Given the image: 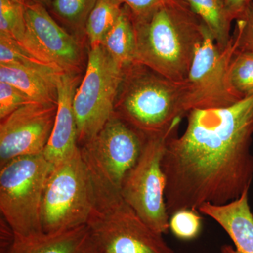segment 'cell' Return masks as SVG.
Masks as SVG:
<instances>
[{"mask_svg":"<svg viewBox=\"0 0 253 253\" xmlns=\"http://www.w3.org/2000/svg\"><path fill=\"white\" fill-rule=\"evenodd\" d=\"M162 161L168 214L206 203L220 205L249 191L253 180V95L230 106L193 109Z\"/></svg>","mask_w":253,"mask_h":253,"instance_id":"obj_1","label":"cell"},{"mask_svg":"<svg viewBox=\"0 0 253 253\" xmlns=\"http://www.w3.org/2000/svg\"><path fill=\"white\" fill-rule=\"evenodd\" d=\"M133 18L135 63L172 81H185L204 38V23L184 1L168 3Z\"/></svg>","mask_w":253,"mask_h":253,"instance_id":"obj_2","label":"cell"},{"mask_svg":"<svg viewBox=\"0 0 253 253\" xmlns=\"http://www.w3.org/2000/svg\"><path fill=\"white\" fill-rule=\"evenodd\" d=\"M82 154L94 186V203L86 224L102 253H175L163 234L151 229L126 202L120 187Z\"/></svg>","mask_w":253,"mask_h":253,"instance_id":"obj_3","label":"cell"},{"mask_svg":"<svg viewBox=\"0 0 253 253\" xmlns=\"http://www.w3.org/2000/svg\"><path fill=\"white\" fill-rule=\"evenodd\" d=\"M184 81H172L144 65L123 68L114 113L146 136L167 130L186 116Z\"/></svg>","mask_w":253,"mask_h":253,"instance_id":"obj_4","label":"cell"},{"mask_svg":"<svg viewBox=\"0 0 253 253\" xmlns=\"http://www.w3.org/2000/svg\"><path fill=\"white\" fill-rule=\"evenodd\" d=\"M52 168L43 154L14 158L0 167V212L15 237L43 232L42 203Z\"/></svg>","mask_w":253,"mask_h":253,"instance_id":"obj_5","label":"cell"},{"mask_svg":"<svg viewBox=\"0 0 253 253\" xmlns=\"http://www.w3.org/2000/svg\"><path fill=\"white\" fill-rule=\"evenodd\" d=\"M94 203L90 170L79 148L53 166L42 203L43 232L56 233L86 224Z\"/></svg>","mask_w":253,"mask_h":253,"instance_id":"obj_6","label":"cell"},{"mask_svg":"<svg viewBox=\"0 0 253 253\" xmlns=\"http://www.w3.org/2000/svg\"><path fill=\"white\" fill-rule=\"evenodd\" d=\"M181 119L162 133L149 136L135 165L121 184V194L133 209L154 231L167 234L169 215L166 206V178L162 161L167 143L177 132Z\"/></svg>","mask_w":253,"mask_h":253,"instance_id":"obj_7","label":"cell"},{"mask_svg":"<svg viewBox=\"0 0 253 253\" xmlns=\"http://www.w3.org/2000/svg\"><path fill=\"white\" fill-rule=\"evenodd\" d=\"M123 75V68L104 46L90 48L85 73L73 99L80 148L94 138L114 113Z\"/></svg>","mask_w":253,"mask_h":253,"instance_id":"obj_8","label":"cell"},{"mask_svg":"<svg viewBox=\"0 0 253 253\" xmlns=\"http://www.w3.org/2000/svg\"><path fill=\"white\" fill-rule=\"evenodd\" d=\"M237 50L233 35L229 45L219 49L204 25L202 42L184 81L187 113L193 109L228 107L240 101L231 92L228 83L229 65Z\"/></svg>","mask_w":253,"mask_h":253,"instance_id":"obj_9","label":"cell"},{"mask_svg":"<svg viewBox=\"0 0 253 253\" xmlns=\"http://www.w3.org/2000/svg\"><path fill=\"white\" fill-rule=\"evenodd\" d=\"M25 16L26 35L19 44L62 72L80 74L83 51L79 41L63 29L37 1L25 3Z\"/></svg>","mask_w":253,"mask_h":253,"instance_id":"obj_10","label":"cell"},{"mask_svg":"<svg viewBox=\"0 0 253 253\" xmlns=\"http://www.w3.org/2000/svg\"><path fill=\"white\" fill-rule=\"evenodd\" d=\"M58 104L23 106L0 124V167L21 156L42 154L54 128Z\"/></svg>","mask_w":253,"mask_h":253,"instance_id":"obj_11","label":"cell"},{"mask_svg":"<svg viewBox=\"0 0 253 253\" xmlns=\"http://www.w3.org/2000/svg\"><path fill=\"white\" fill-rule=\"evenodd\" d=\"M147 137L113 113L95 137L81 149L111 182L121 187L126 173L139 159Z\"/></svg>","mask_w":253,"mask_h":253,"instance_id":"obj_12","label":"cell"},{"mask_svg":"<svg viewBox=\"0 0 253 253\" xmlns=\"http://www.w3.org/2000/svg\"><path fill=\"white\" fill-rule=\"evenodd\" d=\"M80 78V74L63 73L58 81L57 113L52 132L42 154L53 166L69 157L80 148L73 108Z\"/></svg>","mask_w":253,"mask_h":253,"instance_id":"obj_13","label":"cell"},{"mask_svg":"<svg viewBox=\"0 0 253 253\" xmlns=\"http://www.w3.org/2000/svg\"><path fill=\"white\" fill-rule=\"evenodd\" d=\"M249 191L226 204L206 203L198 210L218 223L234 242V248L224 245L220 253H253V214L249 205Z\"/></svg>","mask_w":253,"mask_h":253,"instance_id":"obj_14","label":"cell"},{"mask_svg":"<svg viewBox=\"0 0 253 253\" xmlns=\"http://www.w3.org/2000/svg\"><path fill=\"white\" fill-rule=\"evenodd\" d=\"M3 253H102L86 224L56 233L14 237Z\"/></svg>","mask_w":253,"mask_h":253,"instance_id":"obj_15","label":"cell"},{"mask_svg":"<svg viewBox=\"0 0 253 253\" xmlns=\"http://www.w3.org/2000/svg\"><path fill=\"white\" fill-rule=\"evenodd\" d=\"M61 76L12 65L0 64V81L18 88L34 102L58 104V81Z\"/></svg>","mask_w":253,"mask_h":253,"instance_id":"obj_16","label":"cell"},{"mask_svg":"<svg viewBox=\"0 0 253 253\" xmlns=\"http://www.w3.org/2000/svg\"><path fill=\"white\" fill-rule=\"evenodd\" d=\"M110 56L123 68L135 63L136 38L134 18L126 5L102 44Z\"/></svg>","mask_w":253,"mask_h":253,"instance_id":"obj_17","label":"cell"},{"mask_svg":"<svg viewBox=\"0 0 253 253\" xmlns=\"http://www.w3.org/2000/svg\"><path fill=\"white\" fill-rule=\"evenodd\" d=\"M191 11L209 30L219 49L230 43L233 18L223 0H184Z\"/></svg>","mask_w":253,"mask_h":253,"instance_id":"obj_18","label":"cell"},{"mask_svg":"<svg viewBox=\"0 0 253 253\" xmlns=\"http://www.w3.org/2000/svg\"><path fill=\"white\" fill-rule=\"evenodd\" d=\"M123 0H97L86 20V34L90 48L101 45L123 11Z\"/></svg>","mask_w":253,"mask_h":253,"instance_id":"obj_19","label":"cell"},{"mask_svg":"<svg viewBox=\"0 0 253 253\" xmlns=\"http://www.w3.org/2000/svg\"><path fill=\"white\" fill-rule=\"evenodd\" d=\"M0 64L31 68L54 76L65 73L54 65L36 57L17 41L4 36H0Z\"/></svg>","mask_w":253,"mask_h":253,"instance_id":"obj_20","label":"cell"},{"mask_svg":"<svg viewBox=\"0 0 253 253\" xmlns=\"http://www.w3.org/2000/svg\"><path fill=\"white\" fill-rule=\"evenodd\" d=\"M228 83L239 100L253 95V53L237 50L229 65Z\"/></svg>","mask_w":253,"mask_h":253,"instance_id":"obj_21","label":"cell"},{"mask_svg":"<svg viewBox=\"0 0 253 253\" xmlns=\"http://www.w3.org/2000/svg\"><path fill=\"white\" fill-rule=\"evenodd\" d=\"M25 1L0 0V36L22 42L26 32Z\"/></svg>","mask_w":253,"mask_h":253,"instance_id":"obj_22","label":"cell"},{"mask_svg":"<svg viewBox=\"0 0 253 253\" xmlns=\"http://www.w3.org/2000/svg\"><path fill=\"white\" fill-rule=\"evenodd\" d=\"M97 0H54L55 12L76 29L85 28L89 13Z\"/></svg>","mask_w":253,"mask_h":253,"instance_id":"obj_23","label":"cell"},{"mask_svg":"<svg viewBox=\"0 0 253 253\" xmlns=\"http://www.w3.org/2000/svg\"><path fill=\"white\" fill-rule=\"evenodd\" d=\"M199 211L184 209L176 211L169 218V229L176 237L181 240H192L201 230V217Z\"/></svg>","mask_w":253,"mask_h":253,"instance_id":"obj_24","label":"cell"},{"mask_svg":"<svg viewBox=\"0 0 253 253\" xmlns=\"http://www.w3.org/2000/svg\"><path fill=\"white\" fill-rule=\"evenodd\" d=\"M34 102L18 88L0 81V120H3L25 105Z\"/></svg>","mask_w":253,"mask_h":253,"instance_id":"obj_25","label":"cell"},{"mask_svg":"<svg viewBox=\"0 0 253 253\" xmlns=\"http://www.w3.org/2000/svg\"><path fill=\"white\" fill-rule=\"evenodd\" d=\"M233 36L237 42L238 50L253 53V1L238 18Z\"/></svg>","mask_w":253,"mask_h":253,"instance_id":"obj_26","label":"cell"},{"mask_svg":"<svg viewBox=\"0 0 253 253\" xmlns=\"http://www.w3.org/2000/svg\"><path fill=\"white\" fill-rule=\"evenodd\" d=\"M136 17L145 16L161 7L163 5L174 1H182L184 0H123Z\"/></svg>","mask_w":253,"mask_h":253,"instance_id":"obj_27","label":"cell"},{"mask_svg":"<svg viewBox=\"0 0 253 253\" xmlns=\"http://www.w3.org/2000/svg\"><path fill=\"white\" fill-rule=\"evenodd\" d=\"M233 20H237L245 12L253 0H223Z\"/></svg>","mask_w":253,"mask_h":253,"instance_id":"obj_28","label":"cell"},{"mask_svg":"<svg viewBox=\"0 0 253 253\" xmlns=\"http://www.w3.org/2000/svg\"><path fill=\"white\" fill-rule=\"evenodd\" d=\"M36 1H46V0H36Z\"/></svg>","mask_w":253,"mask_h":253,"instance_id":"obj_29","label":"cell"},{"mask_svg":"<svg viewBox=\"0 0 253 253\" xmlns=\"http://www.w3.org/2000/svg\"><path fill=\"white\" fill-rule=\"evenodd\" d=\"M21 1H25V2H26V0H21Z\"/></svg>","mask_w":253,"mask_h":253,"instance_id":"obj_30","label":"cell"}]
</instances>
